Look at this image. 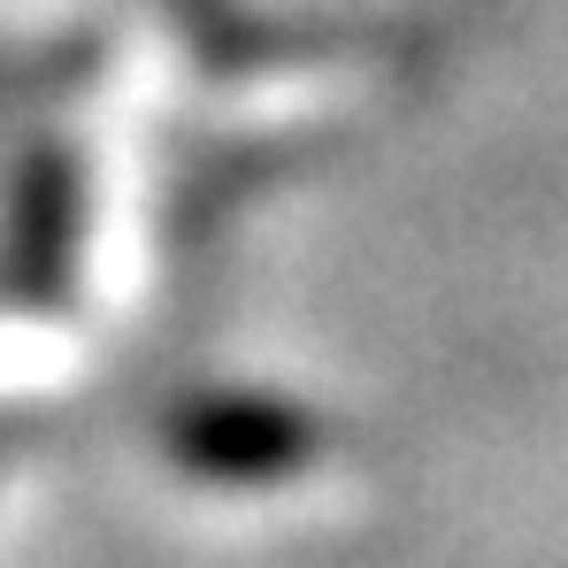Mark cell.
Returning <instances> with one entry per match:
<instances>
[{
    "instance_id": "6da1fadb",
    "label": "cell",
    "mask_w": 568,
    "mask_h": 568,
    "mask_svg": "<svg viewBox=\"0 0 568 568\" xmlns=\"http://www.w3.org/2000/svg\"><path fill=\"white\" fill-rule=\"evenodd\" d=\"M162 446L192 484L254 491V484H292L315 469L323 423L284 392H192L170 407Z\"/></svg>"
}]
</instances>
